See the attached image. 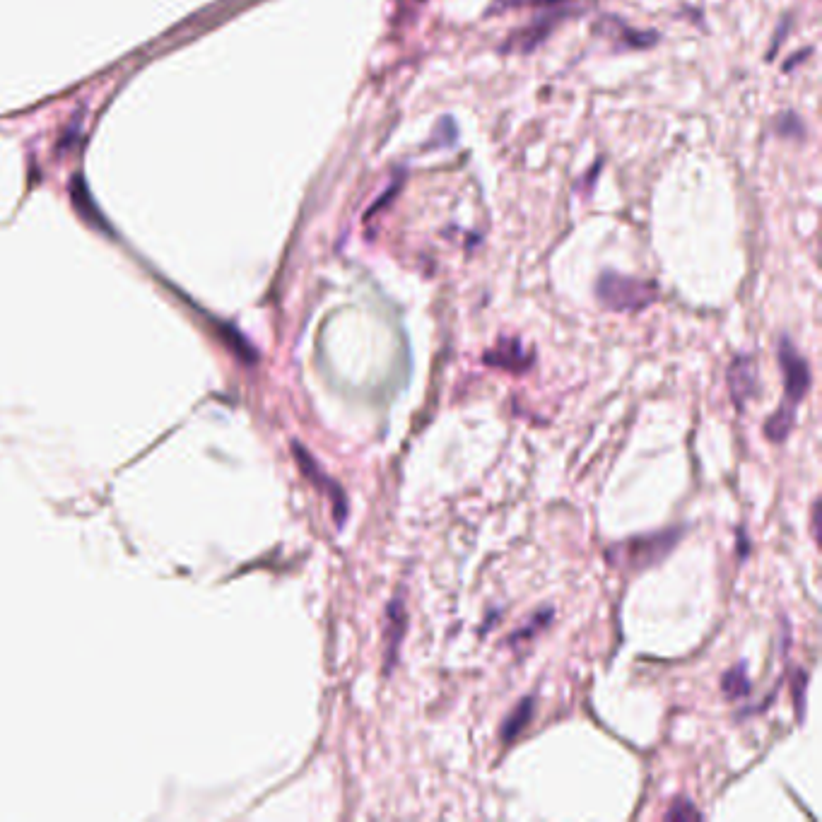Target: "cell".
<instances>
[{
    "label": "cell",
    "mask_w": 822,
    "mask_h": 822,
    "mask_svg": "<svg viewBox=\"0 0 822 822\" xmlns=\"http://www.w3.org/2000/svg\"><path fill=\"white\" fill-rule=\"evenodd\" d=\"M680 531H659L649 536H637L606 550V560L613 567L627 569V572H642V569L659 565L671 555V550L678 545Z\"/></svg>",
    "instance_id": "obj_1"
},
{
    "label": "cell",
    "mask_w": 822,
    "mask_h": 822,
    "mask_svg": "<svg viewBox=\"0 0 822 822\" xmlns=\"http://www.w3.org/2000/svg\"><path fill=\"white\" fill-rule=\"evenodd\" d=\"M596 297L606 309L625 314V311H642L651 307L659 297V287L651 280H639L606 270L596 283Z\"/></svg>",
    "instance_id": "obj_2"
},
{
    "label": "cell",
    "mask_w": 822,
    "mask_h": 822,
    "mask_svg": "<svg viewBox=\"0 0 822 822\" xmlns=\"http://www.w3.org/2000/svg\"><path fill=\"white\" fill-rule=\"evenodd\" d=\"M779 367L784 374V389H786V405H796L808 396L810 391V367L808 360L796 350V345L789 338L779 340Z\"/></svg>",
    "instance_id": "obj_3"
},
{
    "label": "cell",
    "mask_w": 822,
    "mask_h": 822,
    "mask_svg": "<svg viewBox=\"0 0 822 822\" xmlns=\"http://www.w3.org/2000/svg\"><path fill=\"white\" fill-rule=\"evenodd\" d=\"M405 630H408V610H405V601L401 593H396L393 601L386 606V613H384V671L386 673H391L393 666H396Z\"/></svg>",
    "instance_id": "obj_4"
},
{
    "label": "cell",
    "mask_w": 822,
    "mask_h": 822,
    "mask_svg": "<svg viewBox=\"0 0 822 822\" xmlns=\"http://www.w3.org/2000/svg\"><path fill=\"white\" fill-rule=\"evenodd\" d=\"M726 379L733 405H736L738 410H743L745 403L757 393V369L753 357L738 355L736 360L731 362V367H728Z\"/></svg>",
    "instance_id": "obj_5"
},
{
    "label": "cell",
    "mask_w": 822,
    "mask_h": 822,
    "mask_svg": "<svg viewBox=\"0 0 822 822\" xmlns=\"http://www.w3.org/2000/svg\"><path fill=\"white\" fill-rule=\"evenodd\" d=\"M483 360L487 367H497V369H507V372H514V374H524L531 369L533 352H528L524 345H521L519 338H502L495 348L485 352Z\"/></svg>",
    "instance_id": "obj_6"
},
{
    "label": "cell",
    "mask_w": 822,
    "mask_h": 822,
    "mask_svg": "<svg viewBox=\"0 0 822 822\" xmlns=\"http://www.w3.org/2000/svg\"><path fill=\"white\" fill-rule=\"evenodd\" d=\"M562 15H545V17H538L536 22H531V25H526L524 29H519V32H514L512 37L507 39V44H504V51H516V54H531L533 49H538L540 44H543L545 39H548V34L553 32L555 22L560 20Z\"/></svg>",
    "instance_id": "obj_7"
},
{
    "label": "cell",
    "mask_w": 822,
    "mask_h": 822,
    "mask_svg": "<svg viewBox=\"0 0 822 822\" xmlns=\"http://www.w3.org/2000/svg\"><path fill=\"white\" fill-rule=\"evenodd\" d=\"M533 712H536V697H524V700L516 704L514 712L509 714L507 719H504L502 731H499V736H502V743L516 741V738H519L521 733L526 731V726L531 724Z\"/></svg>",
    "instance_id": "obj_8"
},
{
    "label": "cell",
    "mask_w": 822,
    "mask_h": 822,
    "mask_svg": "<svg viewBox=\"0 0 822 822\" xmlns=\"http://www.w3.org/2000/svg\"><path fill=\"white\" fill-rule=\"evenodd\" d=\"M794 422H796V408L794 405L782 403V408H779L765 425V434L769 442H774V444L784 442V439L789 437V432L794 430Z\"/></svg>",
    "instance_id": "obj_9"
},
{
    "label": "cell",
    "mask_w": 822,
    "mask_h": 822,
    "mask_svg": "<svg viewBox=\"0 0 822 822\" xmlns=\"http://www.w3.org/2000/svg\"><path fill=\"white\" fill-rule=\"evenodd\" d=\"M721 690H724V695L728 700H741L750 692V680H748V668H745V663H738L736 668H731V671L724 673V678H721Z\"/></svg>",
    "instance_id": "obj_10"
},
{
    "label": "cell",
    "mask_w": 822,
    "mask_h": 822,
    "mask_svg": "<svg viewBox=\"0 0 822 822\" xmlns=\"http://www.w3.org/2000/svg\"><path fill=\"white\" fill-rule=\"evenodd\" d=\"M553 618H555V610H553V608H543V610H540V613L536 615V618L528 622V625H524L519 632H514L512 637H509V644H512V647H516V644L528 642V639L536 637V634H538L540 630H545V627L550 625V620H553Z\"/></svg>",
    "instance_id": "obj_11"
},
{
    "label": "cell",
    "mask_w": 822,
    "mask_h": 822,
    "mask_svg": "<svg viewBox=\"0 0 822 822\" xmlns=\"http://www.w3.org/2000/svg\"><path fill=\"white\" fill-rule=\"evenodd\" d=\"M666 820L671 822H678V820H702V810L695 808V803L690 801H675L671 808H668V813L663 815Z\"/></svg>",
    "instance_id": "obj_12"
},
{
    "label": "cell",
    "mask_w": 822,
    "mask_h": 822,
    "mask_svg": "<svg viewBox=\"0 0 822 822\" xmlns=\"http://www.w3.org/2000/svg\"><path fill=\"white\" fill-rule=\"evenodd\" d=\"M806 688H808V673L798 671L794 675V709H796L798 721H803V716H806Z\"/></svg>",
    "instance_id": "obj_13"
},
{
    "label": "cell",
    "mask_w": 822,
    "mask_h": 822,
    "mask_svg": "<svg viewBox=\"0 0 822 822\" xmlns=\"http://www.w3.org/2000/svg\"><path fill=\"white\" fill-rule=\"evenodd\" d=\"M779 131H782L784 135L789 133V131H794L796 138H803V133H806V128L801 126V121H798L794 114H786V119H784V116H782V119H779Z\"/></svg>",
    "instance_id": "obj_14"
},
{
    "label": "cell",
    "mask_w": 822,
    "mask_h": 822,
    "mask_svg": "<svg viewBox=\"0 0 822 822\" xmlns=\"http://www.w3.org/2000/svg\"><path fill=\"white\" fill-rule=\"evenodd\" d=\"M810 521H813V538L820 540V499L813 502V516H810Z\"/></svg>",
    "instance_id": "obj_15"
},
{
    "label": "cell",
    "mask_w": 822,
    "mask_h": 822,
    "mask_svg": "<svg viewBox=\"0 0 822 822\" xmlns=\"http://www.w3.org/2000/svg\"><path fill=\"white\" fill-rule=\"evenodd\" d=\"M567 3V0H521V5H543V8H555V5Z\"/></svg>",
    "instance_id": "obj_16"
}]
</instances>
